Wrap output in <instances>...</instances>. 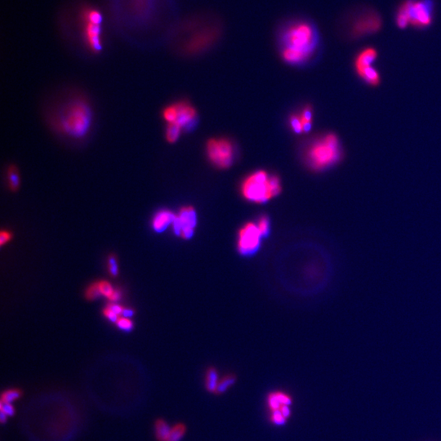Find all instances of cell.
I'll use <instances>...</instances> for the list:
<instances>
[{"label":"cell","instance_id":"obj_1","mask_svg":"<svg viewBox=\"0 0 441 441\" xmlns=\"http://www.w3.org/2000/svg\"><path fill=\"white\" fill-rule=\"evenodd\" d=\"M320 40L318 29L312 21L302 18L288 21L279 33L282 58L293 65L306 62L314 56Z\"/></svg>","mask_w":441,"mask_h":441},{"label":"cell","instance_id":"obj_2","mask_svg":"<svg viewBox=\"0 0 441 441\" xmlns=\"http://www.w3.org/2000/svg\"><path fill=\"white\" fill-rule=\"evenodd\" d=\"M342 154L339 138L335 134H328L309 146L306 160L309 166L315 170H324L339 162Z\"/></svg>","mask_w":441,"mask_h":441},{"label":"cell","instance_id":"obj_3","mask_svg":"<svg viewBox=\"0 0 441 441\" xmlns=\"http://www.w3.org/2000/svg\"><path fill=\"white\" fill-rule=\"evenodd\" d=\"M241 191L243 196L249 201L263 203L279 195L281 185L277 176H269L264 171H258L244 180Z\"/></svg>","mask_w":441,"mask_h":441},{"label":"cell","instance_id":"obj_4","mask_svg":"<svg viewBox=\"0 0 441 441\" xmlns=\"http://www.w3.org/2000/svg\"><path fill=\"white\" fill-rule=\"evenodd\" d=\"M92 123V112L87 103L75 101L68 104L60 115L59 127L66 135L80 138L88 134Z\"/></svg>","mask_w":441,"mask_h":441},{"label":"cell","instance_id":"obj_5","mask_svg":"<svg viewBox=\"0 0 441 441\" xmlns=\"http://www.w3.org/2000/svg\"><path fill=\"white\" fill-rule=\"evenodd\" d=\"M397 9L405 14L409 25L416 29H427L432 24L433 0H404Z\"/></svg>","mask_w":441,"mask_h":441},{"label":"cell","instance_id":"obj_6","mask_svg":"<svg viewBox=\"0 0 441 441\" xmlns=\"http://www.w3.org/2000/svg\"><path fill=\"white\" fill-rule=\"evenodd\" d=\"M210 160L219 168H228L234 160V146L226 139L210 140L207 146Z\"/></svg>","mask_w":441,"mask_h":441},{"label":"cell","instance_id":"obj_7","mask_svg":"<svg viewBox=\"0 0 441 441\" xmlns=\"http://www.w3.org/2000/svg\"><path fill=\"white\" fill-rule=\"evenodd\" d=\"M262 235L256 224L248 222L241 227L238 234L237 248L243 256H252L258 251Z\"/></svg>","mask_w":441,"mask_h":441},{"label":"cell","instance_id":"obj_8","mask_svg":"<svg viewBox=\"0 0 441 441\" xmlns=\"http://www.w3.org/2000/svg\"><path fill=\"white\" fill-rule=\"evenodd\" d=\"M382 19L379 14L374 11H366L358 15L351 25L353 37H366L375 34L382 27Z\"/></svg>","mask_w":441,"mask_h":441},{"label":"cell","instance_id":"obj_9","mask_svg":"<svg viewBox=\"0 0 441 441\" xmlns=\"http://www.w3.org/2000/svg\"><path fill=\"white\" fill-rule=\"evenodd\" d=\"M197 224V214L194 207H183L176 215L172 228L175 235L181 238L189 240L193 236Z\"/></svg>","mask_w":441,"mask_h":441},{"label":"cell","instance_id":"obj_10","mask_svg":"<svg viewBox=\"0 0 441 441\" xmlns=\"http://www.w3.org/2000/svg\"><path fill=\"white\" fill-rule=\"evenodd\" d=\"M83 38L87 47L94 54H98L102 50V38H101V24L82 21Z\"/></svg>","mask_w":441,"mask_h":441},{"label":"cell","instance_id":"obj_11","mask_svg":"<svg viewBox=\"0 0 441 441\" xmlns=\"http://www.w3.org/2000/svg\"><path fill=\"white\" fill-rule=\"evenodd\" d=\"M174 104L176 107V119L173 123L180 126L183 130L193 127L197 119V114L194 107L184 101Z\"/></svg>","mask_w":441,"mask_h":441},{"label":"cell","instance_id":"obj_12","mask_svg":"<svg viewBox=\"0 0 441 441\" xmlns=\"http://www.w3.org/2000/svg\"><path fill=\"white\" fill-rule=\"evenodd\" d=\"M378 57V51L374 47H367L360 50L354 61V67L356 74H359L364 70L374 67V64Z\"/></svg>","mask_w":441,"mask_h":441},{"label":"cell","instance_id":"obj_13","mask_svg":"<svg viewBox=\"0 0 441 441\" xmlns=\"http://www.w3.org/2000/svg\"><path fill=\"white\" fill-rule=\"evenodd\" d=\"M176 214L169 210H162L157 212L152 219V227L154 231L161 233L173 223Z\"/></svg>","mask_w":441,"mask_h":441},{"label":"cell","instance_id":"obj_14","mask_svg":"<svg viewBox=\"0 0 441 441\" xmlns=\"http://www.w3.org/2000/svg\"><path fill=\"white\" fill-rule=\"evenodd\" d=\"M172 427L164 419H158L154 423V435L158 441H167Z\"/></svg>","mask_w":441,"mask_h":441},{"label":"cell","instance_id":"obj_15","mask_svg":"<svg viewBox=\"0 0 441 441\" xmlns=\"http://www.w3.org/2000/svg\"><path fill=\"white\" fill-rule=\"evenodd\" d=\"M218 373L215 368L210 367L207 369L206 373L205 387L206 390L210 393H215L217 387H218Z\"/></svg>","mask_w":441,"mask_h":441},{"label":"cell","instance_id":"obj_16","mask_svg":"<svg viewBox=\"0 0 441 441\" xmlns=\"http://www.w3.org/2000/svg\"><path fill=\"white\" fill-rule=\"evenodd\" d=\"M237 381V377L235 374H228L225 376L218 382V387L214 394L220 396L227 392L229 388L231 387Z\"/></svg>","mask_w":441,"mask_h":441},{"label":"cell","instance_id":"obj_17","mask_svg":"<svg viewBox=\"0 0 441 441\" xmlns=\"http://www.w3.org/2000/svg\"><path fill=\"white\" fill-rule=\"evenodd\" d=\"M7 178L9 188L13 191H17L20 186V174L16 167L11 166L8 168Z\"/></svg>","mask_w":441,"mask_h":441},{"label":"cell","instance_id":"obj_18","mask_svg":"<svg viewBox=\"0 0 441 441\" xmlns=\"http://www.w3.org/2000/svg\"><path fill=\"white\" fill-rule=\"evenodd\" d=\"M181 128L180 126L175 123H169L167 125L166 131H165V138L169 143H174L177 140L179 137L181 135Z\"/></svg>","mask_w":441,"mask_h":441},{"label":"cell","instance_id":"obj_19","mask_svg":"<svg viewBox=\"0 0 441 441\" xmlns=\"http://www.w3.org/2000/svg\"><path fill=\"white\" fill-rule=\"evenodd\" d=\"M186 432H187L186 425L183 423H177L171 429V432L167 441H181L185 435Z\"/></svg>","mask_w":441,"mask_h":441},{"label":"cell","instance_id":"obj_20","mask_svg":"<svg viewBox=\"0 0 441 441\" xmlns=\"http://www.w3.org/2000/svg\"><path fill=\"white\" fill-rule=\"evenodd\" d=\"M22 396V392L20 389H7L3 392L1 396V402L13 404L16 400H19Z\"/></svg>","mask_w":441,"mask_h":441},{"label":"cell","instance_id":"obj_21","mask_svg":"<svg viewBox=\"0 0 441 441\" xmlns=\"http://www.w3.org/2000/svg\"><path fill=\"white\" fill-rule=\"evenodd\" d=\"M256 226L258 227L259 231L263 237H267L270 233V221L267 216H262L257 221Z\"/></svg>","mask_w":441,"mask_h":441},{"label":"cell","instance_id":"obj_22","mask_svg":"<svg viewBox=\"0 0 441 441\" xmlns=\"http://www.w3.org/2000/svg\"><path fill=\"white\" fill-rule=\"evenodd\" d=\"M302 120L303 132H307L312 127V112L310 108H306L302 111V115H300Z\"/></svg>","mask_w":441,"mask_h":441},{"label":"cell","instance_id":"obj_23","mask_svg":"<svg viewBox=\"0 0 441 441\" xmlns=\"http://www.w3.org/2000/svg\"><path fill=\"white\" fill-rule=\"evenodd\" d=\"M97 283H98L99 290H100L101 296H104L109 299L115 290L113 286H111V283L106 281V280H101V281L97 282Z\"/></svg>","mask_w":441,"mask_h":441},{"label":"cell","instance_id":"obj_24","mask_svg":"<svg viewBox=\"0 0 441 441\" xmlns=\"http://www.w3.org/2000/svg\"><path fill=\"white\" fill-rule=\"evenodd\" d=\"M101 294L99 290L98 283H94L88 288L86 291V298L89 300H95L100 298Z\"/></svg>","mask_w":441,"mask_h":441},{"label":"cell","instance_id":"obj_25","mask_svg":"<svg viewBox=\"0 0 441 441\" xmlns=\"http://www.w3.org/2000/svg\"><path fill=\"white\" fill-rule=\"evenodd\" d=\"M118 328L123 331H131L134 328V323L131 320L126 317H119L117 322Z\"/></svg>","mask_w":441,"mask_h":441},{"label":"cell","instance_id":"obj_26","mask_svg":"<svg viewBox=\"0 0 441 441\" xmlns=\"http://www.w3.org/2000/svg\"><path fill=\"white\" fill-rule=\"evenodd\" d=\"M290 124H291L292 128L297 134H300L303 132V127H302V120L300 116L297 115H293L290 118Z\"/></svg>","mask_w":441,"mask_h":441},{"label":"cell","instance_id":"obj_27","mask_svg":"<svg viewBox=\"0 0 441 441\" xmlns=\"http://www.w3.org/2000/svg\"><path fill=\"white\" fill-rule=\"evenodd\" d=\"M108 268H109L111 275L114 277H116L119 274V268H118L117 260L113 255L110 256L109 259H108Z\"/></svg>","mask_w":441,"mask_h":441},{"label":"cell","instance_id":"obj_28","mask_svg":"<svg viewBox=\"0 0 441 441\" xmlns=\"http://www.w3.org/2000/svg\"><path fill=\"white\" fill-rule=\"evenodd\" d=\"M286 420H287V419H284V417L282 415L281 412H280L279 409L272 411L271 422H272L274 424L277 425V426H283V425L286 424Z\"/></svg>","mask_w":441,"mask_h":441},{"label":"cell","instance_id":"obj_29","mask_svg":"<svg viewBox=\"0 0 441 441\" xmlns=\"http://www.w3.org/2000/svg\"><path fill=\"white\" fill-rule=\"evenodd\" d=\"M268 404H269L270 408L272 411L277 410V409H279V408L281 407V404H280L279 400H278L277 396L275 394V392L271 393L268 396Z\"/></svg>","mask_w":441,"mask_h":441},{"label":"cell","instance_id":"obj_30","mask_svg":"<svg viewBox=\"0 0 441 441\" xmlns=\"http://www.w3.org/2000/svg\"><path fill=\"white\" fill-rule=\"evenodd\" d=\"M0 410L5 412L8 417H13L15 414V408L13 404L9 403H2L0 404Z\"/></svg>","mask_w":441,"mask_h":441},{"label":"cell","instance_id":"obj_31","mask_svg":"<svg viewBox=\"0 0 441 441\" xmlns=\"http://www.w3.org/2000/svg\"><path fill=\"white\" fill-rule=\"evenodd\" d=\"M275 394L277 396L278 400H279L281 405H288V406H290V404H292V399L290 396H288V395L280 392H275Z\"/></svg>","mask_w":441,"mask_h":441},{"label":"cell","instance_id":"obj_32","mask_svg":"<svg viewBox=\"0 0 441 441\" xmlns=\"http://www.w3.org/2000/svg\"><path fill=\"white\" fill-rule=\"evenodd\" d=\"M103 314H104V316H105L110 321H111V322L116 323L119 318V316L115 314V312L111 310L109 306H107V307L104 309Z\"/></svg>","mask_w":441,"mask_h":441},{"label":"cell","instance_id":"obj_33","mask_svg":"<svg viewBox=\"0 0 441 441\" xmlns=\"http://www.w3.org/2000/svg\"><path fill=\"white\" fill-rule=\"evenodd\" d=\"M12 238V235L10 232L7 230H2L0 234V244L1 246H4L6 243L9 242V240Z\"/></svg>","mask_w":441,"mask_h":441},{"label":"cell","instance_id":"obj_34","mask_svg":"<svg viewBox=\"0 0 441 441\" xmlns=\"http://www.w3.org/2000/svg\"><path fill=\"white\" fill-rule=\"evenodd\" d=\"M110 308H111V310H113L115 312V314L118 315V316H120L123 313V310L124 308L121 306V305H119V304L115 303H111L108 305Z\"/></svg>","mask_w":441,"mask_h":441},{"label":"cell","instance_id":"obj_35","mask_svg":"<svg viewBox=\"0 0 441 441\" xmlns=\"http://www.w3.org/2000/svg\"><path fill=\"white\" fill-rule=\"evenodd\" d=\"M279 410L281 412L282 415L284 417V419H290V416H291V410H290V407L288 405H281V407L279 408Z\"/></svg>","mask_w":441,"mask_h":441},{"label":"cell","instance_id":"obj_36","mask_svg":"<svg viewBox=\"0 0 441 441\" xmlns=\"http://www.w3.org/2000/svg\"><path fill=\"white\" fill-rule=\"evenodd\" d=\"M121 292L119 291V290H116L114 292V294H112L111 298H109L111 300V302H118L120 298H121Z\"/></svg>","mask_w":441,"mask_h":441},{"label":"cell","instance_id":"obj_37","mask_svg":"<svg viewBox=\"0 0 441 441\" xmlns=\"http://www.w3.org/2000/svg\"><path fill=\"white\" fill-rule=\"evenodd\" d=\"M134 310L133 309H130V308H124L123 310V313H122V316L123 317H126V318H131L133 316H134Z\"/></svg>","mask_w":441,"mask_h":441},{"label":"cell","instance_id":"obj_38","mask_svg":"<svg viewBox=\"0 0 441 441\" xmlns=\"http://www.w3.org/2000/svg\"><path fill=\"white\" fill-rule=\"evenodd\" d=\"M8 418H9V417L7 416L5 412H0V422H1L2 424H5V423H6L7 420H8Z\"/></svg>","mask_w":441,"mask_h":441}]
</instances>
